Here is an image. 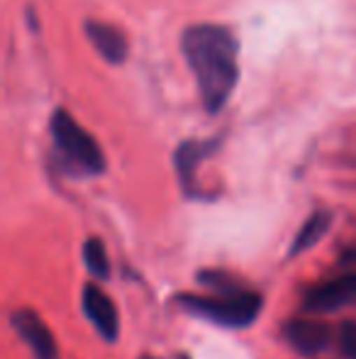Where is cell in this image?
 Listing matches in <instances>:
<instances>
[{"label":"cell","instance_id":"1","mask_svg":"<svg viewBox=\"0 0 356 359\" xmlns=\"http://www.w3.org/2000/svg\"><path fill=\"white\" fill-rule=\"evenodd\" d=\"M180 52L193 72L208 113H220L239 81V42L232 29L215 22L190 25L180 34Z\"/></svg>","mask_w":356,"mask_h":359},{"label":"cell","instance_id":"2","mask_svg":"<svg viewBox=\"0 0 356 359\" xmlns=\"http://www.w3.org/2000/svg\"><path fill=\"white\" fill-rule=\"evenodd\" d=\"M178 303L185 311L227 327H247L262 313V296L254 291L215 293V296H180Z\"/></svg>","mask_w":356,"mask_h":359},{"label":"cell","instance_id":"3","mask_svg":"<svg viewBox=\"0 0 356 359\" xmlns=\"http://www.w3.org/2000/svg\"><path fill=\"white\" fill-rule=\"evenodd\" d=\"M49 133L57 144V149L64 154V159L71 161L76 169L88 174H103L105 156L100 144L71 118L66 108H57L49 120Z\"/></svg>","mask_w":356,"mask_h":359},{"label":"cell","instance_id":"4","mask_svg":"<svg viewBox=\"0 0 356 359\" xmlns=\"http://www.w3.org/2000/svg\"><path fill=\"white\" fill-rule=\"evenodd\" d=\"M13 327L29 345L34 359H59V347H57V342H54L52 330H49L47 323H44L34 311H29V308L15 311Z\"/></svg>","mask_w":356,"mask_h":359},{"label":"cell","instance_id":"5","mask_svg":"<svg viewBox=\"0 0 356 359\" xmlns=\"http://www.w3.org/2000/svg\"><path fill=\"white\" fill-rule=\"evenodd\" d=\"M81 306L83 313L93 327L105 337V340H118L120 332V318H118V308L115 303L108 298V293L103 288H98V284H86L81 293Z\"/></svg>","mask_w":356,"mask_h":359},{"label":"cell","instance_id":"6","mask_svg":"<svg viewBox=\"0 0 356 359\" xmlns=\"http://www.w3.org/2000/svg\"><path fill=\"white\" fill-rule=\"evenodd\" d=\"M356 301V271L325 281L305 296V308L313 313H332Z\"/></svg>","mask_w":356,"mask_h":359},{"label":"cell","instance_id":"7","mask_svg":"<svg viewBox=\"0 0 356 359\" xmlns=\"http://www.w3.org/2000/svg\"><path fill=\"white\" fill-rule=\"evenodd\" d=\"M83 32H86L88 42L95 47V52L108 64H122L127 59L129 42L122 34V29H118L115 25L100 22V20H86Z\"/></svg>","mask_w":356,"mask_h":359},{"label":"cell","instance_id":"8","mask_svg":"<svg viewBox=\"0 0 356 359\" xmlns=\"http://www.w3.org/2000/svg\"><path fill=\"white\" fill-rule=\"evenodd\" d=\"M285 337L300 355H318V352L327 350V345L332 342V330L322 320L300 318V320L285 325Z\"/></svg>","mask_w":356,"mask_h":359},{"label":"cell","instance_id":"9","mask_svg":"<svg viewBox=\"0 0 356 359\" xmlns=\"http://www.w3.org/2000/svg\"><path fill=\"white\" fill-rule=\"evenodd\" d=\"M213 149H215L213 140H208V142H203V140H188V142H183V144L178 147L176 154H173V161H176L180 184L190 186V179H193V174H195V169H198V164Z\"/></svg>","mask_w":356,"mask_h":359},{"label":"cell","instance_id":"10","mask_svg":"<svg viewBox=\"0 0 356 359\" xmlns=\"http://www.w3.org/2000/svg\"><path fill=\"white\" fill-rule=\"evenodd\" d=\"M329 225H332V213L327 210H318L303 222V227L298 230L293 240V247H290V257H298L303 252H308L310 247H315L325 235H327Z\"/></svg>","mask_w":356,"mask_h":359},{"label":"cell","instance_id":"11","mask_svg":"<svg viewBox=\"0 0 356 359\" xmlns=\"http://www.w3.org/2000/svg\"><path fill=\"white\" fill-rule=\"evenodd\" d=\"M83 259H86L88 271L95 279H108L110 274V262H108V250L98 237H88L83 242Z\"/></svg>","mask_w":356,"mask_h":359},{"label":"cell","instance_id":"12","mask_svg":"<svg viewBox=\"0 0 356 359\" xmlns=\"http://www.w3.org/2000/svg\"><path fill=\"white\" fill-rule=\"evenodd\" d=\"M339 347L349 359H356V323H344L339 330Z\"/></svg>","mask_w":356,"mask_h":359}]
</instances>
